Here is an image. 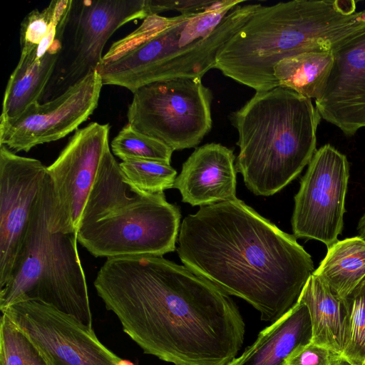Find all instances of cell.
I'll use <instances>...</instances> for the list:
<instances>
[{
  "label": "cell",
  "instance_id": "obj_14",
  "mask_svg": "<svg viewBox=\"0 0 365 365\" xmlns=\"http://www.w3.org/2000/svg\"><path fill=\"white\" fill-rule=\"evenodd\" d=\"M331 52L333 66L315 108L321 118L352 136L365 128V27Z\"/></svg>",
  "mask_w": 365,
  "mask_h": 365
},
{
  "label": "cell",
  "instance_id": "obj_11",
  "mask_svg": "<svg viewBox=\"0 0 365 365\" xmlns=\"http://www.w3.org/2000/svg\"><path fill=\"white\" fill-rule=\"evenodd\" d=\"M39 349L50 365H118L122 359L90 328L50 305L23 301L1 311Z\"/></svg>",
  "mask_w": 365,
  "mask_h": 365
},
{
  "label": "cell",
  "instance_id": "obj_1",
  "mask_svg": "<svg viewBox=\"0 0 365 365\" xmlns=\"http://www.w3.org/2000/svg\"><path fill=\"white\" fill-rule=\"evenodd\" d=\"M144 351L173 365H227L245 324L230 295L163 256L107 258L93 282Z\"/></svg>",
  "mask_w": 365,
  "mask_h": 365
},
{
  "label": "cell",
  "instance_id": "obj_8",
  "mask_svg": "<svg viewBox=\"0 0 365 365\" xmlns=\"http://www.w3.org/2000/svg\"><path fill=\"white\" fill-rule=\"evenodd\" d=\"M133 94L128 123L173 151L196 147L211 130L212 93L200 78L157 81Z\"/></svg>",
  "mask_w": 365,
  "mask_h": 365
},
{
  "label": "cell",
  "instance_id": "obj_22",
  "mask_svg": "<svg viewBox=\"0 0 365 365\" xmlns=\"http://www.w3.org/2000/svg\"><path fill=\"white\" fill-rule=\"evenodd\" d=\"M333 63L331 51L304 52L281 60L274 67V76L278 86L317 100L324 93Z\"/></svg>",
  "mask_w": 365,
  "mask_h": 365
},
{
  "label": "cell",
  "instance_id": "obj_21",
  "mask_svg": "<svg viewBox=\"0 0 365 365\" xmlns=\"http://www.w3.org/2000/svg\"><path fill=\"white\" fill-rule=\"evenodd\" d=\"M313 274L337 296L346 299L365 279V241L359 236L338 240L327 248Z\"/></svg>",
  "mask_w": 365,
  "mask_h": 365
},
{
  "label": "cell",
  "instance_id": "obj_31",
  "mask_svg": "<svg viewBox=\"0 0 365 365\" xmlns=\"http://www.w3.org/2000/svg\"><path fill=\"white\" fill-rule=\"evenodd\" d=\"M118 365H133V364L127 360L121 359L120 361L119 362Z\"/></svg>",
  "mask_w": 365,
  "mask_h": 365
},
{
  "label": "cell",
  "instance_id": "obj_24",
  "mask_svg": "<svg viewBox=\"0 0 365 365\" xmlns=\"http://www.w3.org/2000/svg\"><path fill=\"white\" fill-rule=\"evenodd\" d=\"M0 365H50L39 349L4 314L0 323Z\"/></svg>",
  "mask_w": 365,
  "mask_h": 365
},
{
  "label": "cell",
  "instance_id": "obj_6",
  "mask_svg": "<svg viewBox=\"0 0 365 365\" xmlns=\"http://www.w3.org/2000/svg\"><path fill=\"white\" fill-rule=\"evenodd\" d=\"M179 208L164 192L149 193L123 173L110 147L84 207L77 240L96 257L163 256L175 250Z\"/></svg>",
  "mask_w": 365,
  "mask_h": 365
},
{
  "label": "cell",
  "instance_id": "obj_16",
  "mask_svg": "<svg viewBox=\"0 0 365 365\" xmlns=\"http://www.w3.org/2000/svg\"><path fill=\"white\" fill-rule=\"evenodd\" d=\"M233 150L220 144L197 147L183 163L173 187L182 201L192 206H207L236 197L237 170Z\"/></svg>",
  "mask_w": 365,
  "mask_h": 365
},
{
  "label": "cell",
  "instance_id": "obj_2",
  "mask_svg": "<svg viewBox=\"0 0 365 365\" xmlns=\"http://www.w3.org/2000/svg\"><path fill=\"white\" fill-rule=\"evenodd\" d=\"M177 252L195 274L274 322L297 302L314 269L310 255L238 198L202 206L180 224Z\"/></svg>",
  "mask_w": 365,
  "mask_h": 365
},
{
  "label": "cell",
  "instance_id": "obj_23",
  "mask_svg": "<svg viewBox=\"0 0 365 365\" xmlns=\"http://www.w3.org/2000/svg\"><path fill=\"white\" fill-rule=\"evenodd\" d=\"M112 153L122 160L143 159L170 165L173 150L163 142L145 135L127 123L113 139Z\"/></svg>",
  "mask_w": 365,
  "mask_h": 365
},
{
  "label": "cell",
  "instance_id": "obj_29",
  "mask_svg": "<svg viewBox=\"0 0 365 365\" xmlns=\"http://www.w3.org/2000/svg\"><path fill=\"white\" fill-rule=\"evenodd\" d=\"M357 230L359 236L365 241V212L359 219Z\"/></svg>",
  "mask_w": 365,
  "mask_h": 365
},
{
  "label": "cell",
  "instance_id": "obj_13",
  "mask_svg": "<svg viewBox=\"0 0 365 365\" xmlns=\"http://www.w3.org/2000/svg\"><path fill=\"white\" fill-rule=\"evenodd\" d=\"M46 175L40 160L0 146V288L13 273Z\"/></svg>",
  "mask_w": 365,
  "mask_h": 365
},
{
  "label": "cell",
  "instance_id": "obj_30",
  "mask_svg": "<svg viewBox=\"0 0 365 365\" xmlns=\"http://www.w3.org/2000/svg\"><path fill=\"white\" fill-rule=\"evenodd\" d=\"M332 365H353L351 363H350L347 359H346L344 357L341 356L339 358H338L333 364Z\"/></svg>",
  "mask_w": 365,
  "mask_h": 365
},
{
  "label": "cell",
  "instance_id": "obj_5",
  "mask_svg": "<svg viewBox=\"0 0 365 365\" xmlns=\"http://www.w3.org/2000/svg\"><path fill=\"white\" fill-rule=\"evenodd\" d=\"M320 119L311 99L280 86L255 92L232 112L240 148L235 167L247 187L270 196L295 179L317 150Z\"/></svg>",
  "mask_w": 365,
  "mask_h": 365
},
{
  "label": "cell",
  "instance_id": "obj_15",
  "mask_svg": "<svg viewBox=\"0 0 365 365\" xmlns=\"http://www.w3.org/2000/svg\"><path fill=\"white\" fill-rule=\"evenodd\" d=\"M149 16L146 0L83 1L75 19L74 58L68 76L74 83L96 71L103 48L124 24Z\"/></svg>",
  "mask_w": 365,
  "mask_h": 365
},
{
  "label": "cell",
  "instance_id": "obj_17",
  "mask_svg": "<svg viewBox=\"0 0 365 365\" xmlns=\"http://www.w3.org/2000/svg\"><path fill=\"white\" fill-rule=\"evenodd\" d=\"M309 312L301 301L262 329L255 342L227 365H285L297 348L312 341Z\"/></svg>",
  "mask_w": 365,
  "mask_h": 365
},
{
  "label": "cell",
  "instance_id": "obj_26",
  "mask_svg": "<svg viewBox=\"0 0 365 365\" xmlns=\"http://www.w3.org/2000/svg\"><path fill=\"white\" fill-rule=\"evenodd\" d=\"M349 337L342 356L353 365H365V279L346 297Z\"/></svg>",
  "mask_w": 365,
  "mask_h": 365
},
{
  "label": "cell",
  "instance_id": "obj_20",
  "mask_svg": "<svg viewBox=\"0 0 365 365\" xmlns=\"http://www.w3.org/2000/svg\"><path fill=\"white\" fill-rule=\"evenodd\" d=\"M73 3L53 0L43 10L29 13L21 24V55H31L38 60L48 53H60Z\"/></svg>",
  "mask_w": 365,
  "mask_h": 365
},
{
  "label": "cell",
  "instance_id": "obj_3",
  "mask_svg": "<svg viewBox=\"0 0 365 365\" xmlns=\"http://www.w3.org/2000/svg\"><path fill=\"white\" fill-rule=\"evenodd\" d=\"M243 2L220 0L199 13L147 16L103 56L96 69L103 84L133 93L157 81L202 78L215 68L219 51L262 6Z\"/></svg>",
  "mask_w": 365,
  "mask_h": 365
},
{
  "label": "cell",
  "instance_id": "obj_19",
  "mask_svg": "<svg viewBox=\"0 0 365 365\" xmlns=\"http://www.w3.org/2000/svg\"><path fill=\"white\" fill-rule=\"evenodd\" d=\"M60 53H48L40 59L21 55L8 81L0 120L14 119L38 102L51 77Z\"/></svg>",
  "mask_w": 365,
  "mask_h": 365
},
{
  "label": "cell",
  "instance_id": "obj_4",
  "mask_svg": "<svg viewBox=\"0 0 365 365\" xmlns=\"http://www.w3.org/2000/svg\"><path fill=\"white\" fill-rule=\"evenodd\" d=\"M356 1L293 0L261 6L219 51L215 68L256 92L278 87L274 67L307 51H332L365 27Z\"/></svg>",
  "mask_w": 365,
  "mask_h": 365
},
{
  "label": "cell",
  "instance_id": "obj_28",
  "mask_svg": "<svg viewBox=\"0 0 365 365\" xmlns=\"http://www.w3.org/2000/svg\"><path fill=\"white\" fill-rule=\"evenodd\" d=\"M216 1L209 0H146L149 16L167 11L182 14L199 13L212 6Z\"/></svg>",
  "mask_w": 365,
  "mask_h": 365
},
{
  "label": "cell",
  "instance_id": "obj_18",
  "mask_svg": "<svg viewBox=\"0 0 365 365\" xmlns=\"http://www.w3.org/2000/svg\"><path fill=\"white\" fill-rule=\"evenodd\" d=\"M298 300L305 304L309 312L312 342L342 355L349 337V309L346 299L337 296L312 274Z\"/></svg>",
  "mask_w": 365,
  "mask_h": 365
},
{
  "label": "cell",
  "instance_id": "obj_7",
  "mask_svg": "<svg viewBox=\"0 0 365 365\" xmlns=\"http://www.w3.org/2000/svg\"><path fill=\"white\" fill-rule=\"evenodd\" d=\"M51 204L52 186L46 173L13 273L1 288L0 309L19 302L36 301L71 314L92 328L77 234L50 230Z\"/></svg>",
  "mask_w": 365,
  "mask_h": 365
},
{
  "label": "cell",
  "instance_id": "obj_10",
  "mask_svg": "<svg viewBox=\"0 0 365 365\" xmlns=\"http://www.w3.org/2000/svg\"><path fill=\"white\" fill-rule=\"evenodd\" d=\"M110 125L92 122L77 129L56 160L46 167L52 186L49 228L77 234L103 156Z\"/></svg>",
  "mask_w": 365,
  "mask_h": 365
},
{
  "label": "cell",
  "instance_id": "obj_12",
  "mask_svg": "<svg viewBox=\"0 0 365 365\" xmlns=\"http://www.w3.org/2000/svg\"><path fill=\"white\" fill-rule=\"evenodd\" d=\"M103 86L97 71H91L54 99L35 103L18 117L0 120V145L14 152H28L66 137L93 113Z\"/></svg>",
  "mask_w": 365,
  "mask_h": 365
},
{
  "label": "cell",
  "instance_id": "obj_9",
  "mask_svg": "<svg viewBox=\"0 0 365 365\" xmlns=\"http://www.w3.org/2000/svg\"><path fill=\"white\" fill-rule=\"evenodd\" d=\"M349 177L345 155L329 144L316 150L294 196L292 227L296 238L316 240L327 248L338 241Z\"/></svg>",
  "mask_w": 365,
  "mask_h": 365
},
{
  "label": "cell",
  "instance_id": "obj_27",
  "mask_svg": "<svg viewBox=\"0 0 365 365\" xmlns=\"http://www.w3.org/2000/svg\"><path fill=\"white\" fill-rule=\"evenodd\" d=\"M341 356L311 341L295 349L287 358L285 365H332Z\"/></svg>",
  "mask_w": 365,
  "mask_h": 365
},
{
  "label": "cell",
  "instance_id": "obj_25",
  "mask_svg": "<svg viewBox=\"0 0 365 365\" xmlns=\"http://www.w3.org/2000/svg\"><path fill=\"white\" fill-rule=\"evenodd\" d=\"M119 165L133 185L149 193H160L173 187L177 177V171L170 165L158 161L130 158Z\"/></svg>",
  "mask_w": 365,
  "mask_h": 365
}]
</instances>
